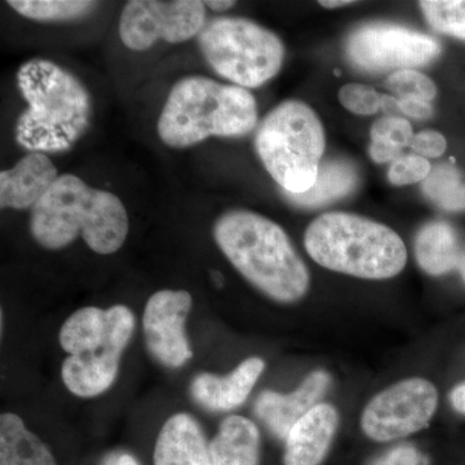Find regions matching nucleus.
<instances>
[{
  "label": "nucleus",
  "instance_id": "obj_1",
  "mask_svg": "<svg viewBox=\"0 0 465 465\" xmlns=\"http://www.w3.org/2000/svg\"><path fill=\"white\" fill-rule=\"evenodd\" d=\"M17 84L27 104L16 124L18 145L43 154L67 152L87 133L91 94L69 70L33 58L18 69Z\"/></svg>",
  "mask_w": 465,
  "mask_h": 465
},
{
  "label": "nucleus",
  "instance_id": "obj_2",
  "mask_svg": "<svg viewBox=\"0 0 465 465\" xmlns=\"http://www.w3.org/2000/svg\"><path fill=\"white\" fill-rule=\"evenodd\" d=\"M128 231L130 220L122 201L72 173L58 176L30 219L34 240L47 250L64 249L82 235L92 251L110 255L124 246Z\"/></svg>",
  "mask_w": 465,
  "mask_h": 465
},
{
  "label": "nucleus",
  "instance_id": "obj_3",
  "mask_svg": "<svg viewBox=\"0 0 465 465\" xmlns=\"http://www.w3.org/2000/svg\"><path fill=\"white\" fill-rule=\"evenodd\" d=\"M213 238L231 264L268 298L291 304L307 295V265L277 223L251 211H229L215 223Z\"/></svg>",
  "mask_w": 465,
  "mask_h": 465
},
{
  "label": "nucleus",
  "instance_id": "obj_4",
  "mask_svg": "<svg viewBox=\"0 0 465 465\" xmlns=\"http://www.w3.org/2000/svg\"><path fill=\"white\" fill-rule=\"evenodd\" d=\"M258 124L255 97L246 88L206 76H186L173 85L158 119L167 146L185 149L208 137H240Z\"/></svg>",
  "mask_w": 465,
  "mask_h": 465
},
{
  "label": "nucleus",
  "instance_id": "obj_5",
  "mask_svg": "<svg viewBox=\"0 0 465 465\" xmlns=\"http://www.w3.org/2000/svg\"><path fill=\"white\" fill-rule=\"evenodd\" d=\"M309 256L323 268L363 280H390L407 262L402 238L387 225L351 213H324L304 235Z\"/></svg>",
  "mask_w": 465,
  "mask_h": 465
},
{
  "label": "nucleus",
  "instance_id": "obj_6",
  "mask_svg": "<svg viewBox=\"0 0 465 465\" xmlns=\"http://www.w3.org/2000/svg\"><path fill=\"white\" fill-rule=\"evenodd\" d=\"M134 330V316L125 305L108 311L85 307L67 318L58 333L61 347L69 354L61 369L67 391L82 399L108 391Z\"/></svg>",
  "mask_w": 465,
  "mask_h": 465
},
{
  "label": "nucleus",
  "instance_id": "obj_7",
  "mask_svg": "<svg viewBox=\"0 0 465 465\" xmlns=\"http://www.w3.org/2000/svg\"><path fill=\"white\" fill-rule=\"evenodd\" d=\"M255 145L284 193L304 194L313 188L324 152V131L304 103L289 100L275 106L260 124Z\"/></svg>",
  "mask_w": 465,
  "mask_h": 465
},
{
  "label": "nucleus",
  "instance_id": "obj_8",
  "mask_svg": "<svg viewBox=\"0 0 465 465\" xmlns=\"http://www.w3.org/2000/svg\"><path fill=\"white\" fill-rule=\"evenodd\" d=\"M198 43L217 74L238 87H260L282 67V41L247 18H213L202 29Z\"/></svg>",
  "mask_w": 465,
  "mask_h": 465
},
{
  "label": "nucleus",
  "instance_id": "obj_9",
  "mask_svg": "<svg viewBox=\"0 0 465 465\" xmlns=\"http://www.w3.org/2000/svg\"><path fill=\"white\" fill-rule=\"evenodd\" d=\"M439 407V391L427 379H405L376 394L361 416V428L376 442L402 440L427 428Z\"/></svg>",
  "mask_w": 465,
  "mask_h": 465
},
{
  "label": "nucleus",
  "instance_id": "obj_10",
  "mask_svg": "<svg viewBox=\"0 0 465 465\" xmlns=\"http://www.w3.org/2000/svg\"><path fill=\"white\" fill-rule=\"evenodd\" d=\"M206 25V5L200 0H133L119 20V36L125 47L142 52L162 39L183 43L200 35Z\"/></svg>",
  "mask_w": 465,
  "mask_h": 465
},
{
  "label": "nucleus",
  "instance_id": "obj_11",
  "mask_svg": "<svg viewBox=\"0 0 465 465\" xmlns=\"http://www.w3.org/2000/svg\"><path fill=\"white\" fill-rule=\"evenodd\" d=\"M440 54V43L432 36L394 24L358 27L347 41L349 61L369 73L425 65Z\"/></svg>",
  "mask_w": 465,
  "mask_h": 465
},
{
  "label": "nucleus",
  "instance_id": "obj_12",
  "mask_svg": "<svg viewBox=\"0 0 465 465\" xmlns=\"http://www.w3.org/2000/svg\"><path fill=\"white\" fill-rule=\"evenodd\" d=\"M188 291L162 290L153 293L143 311L146 347L164 366L182 367L193 357L185 333V321L192 311Z\"/></svg>",
  "mask_w": 465,
  "mask_h": 465
},
{
  "label": "nucleus",
  "instance_id": "obj_13",
  "mask_svg": "<svg viewBox=\"0 0 465 465\" xmlns=\"http://www.w3.org/2000/svg\"><path fill=\"white\" fill-rule=\"evenodd\" d=\"M330 385L331 376L329 372L316 370L291 393L262 391L253 406L255 415L275 437L286 440L293 425L320 403Z\"/></svg>",
  "mask_w": 465,
  "mask_h": 465
},
{
  "label": "nucleus",
  "instance_id": "obj_14",
  "mask_svg": "<svg viewBox=\"0 0 465 465\" xmlns=\"http://www.w3.org/2000/svg\"><path fill=\"white\" fill-rule=\"evenodd\" d=\"M339 427L338 409L321 402L293 425L284 440V465H321Z\"/></svg>",
  "mask_w": 465,
  "mask_h": 465
},
{
  "label": "nucleus",
  "instance_id": "obj_15",
  "mask_svg": "<svg viewBox=\"0 0 465 465\" xmlns=\"http://www.w3.org/2000/svg\"><path fill=\"white\" fill-rule=\"evenodd\" d=\"M264 370L262 358L250 357L228 375L203 372L193 379V400L210 411H231L246 402Z\"/></svg>",
  "mask_w": 465,
  "mask_h": 465
},
{
  "label": "nucleus",
  "instance_id": "obj_16",
  "mask_svg": "<svg viewBox=\"0 0 465 465\" xmlns=\"http://www.w3.org/2000/svg\"><path fill=\"white\" fill-rule=\"evenodd\" d=\"M58 179L57 168L43 153L30 152L11 168L0 173V207L34 208Z\"/></svg>",
  "mask_w": 465,
  "mask_h": 465
},
{
  "label": "nucleus",
  "instance_id": "obj_17",
  "mask_svg": "<svg viewBox=\"0 0 465 465\" xmlns=\"http://www.w3.org/2000/svg\"><path fill=\"white\" fill-rule=\"evenodd\" d=\"M154 465H213L210 443L194 418L180 412L168 419L155 442Z\"/></svg>",
  "mask_w": 465,
  "mask_h": 465
},
{
  "label": "nucleus",
  "instance_id": "obj_18",
  "mask_svg": "<svg viewBox=\"0 0 465 465\" xmlns=\"http://www.w3.org/2000/svg\"><path fill=\"white\" fill-rule=\"evenodd\" d=\"M210 452L213 465H259L258 427L244 416H229L211 440Z\"/></svg>",
  "mask_w": 465,
  "mask_h": 465
},
{
  "label": "nucleus",
  "instance_id": "obj_19",
  "mask_svg": "<svg viewBox=\"0 0 465 465\" xmlns=\"http://www.w3.org/2000/svg\"><path fill=\"white\" fill-rule=\"evenodd\" d=\"M463 255L459 249L457 232L446 223H430L416 235L415 256L425 273H449L459 268Z\"/></svg>",
  "mask_w": 465,
  "mask_h": 465
},
{
  "label": "nucleus",
  "instance_id": "obj_20",
  "mask_svg": "<svg viewBox=\"0 0 465 465\" xmlns=\"http://www.w3.org/2000/svg\"><path fill=\"white\" fill-rule=\"evenodd\" d=\"M0 465H57L38 436L12 412L0 416Z\"/></svg>",
  "mask_w": 465,
  "mask_h": 465
},
{
  "label": "nucleus",
  "instance_id": "obj_21",
  "mask_svg": "<svg viewBox=\"0 0 465 465\" xmlns=\"http://www.w3.org/2000/svg\"><path fill=\"white\" fill-rule=\"evenodd\" d=\"M358 185L357 168L344 159L321 162L316 183L304 194L284 193L299 207L318 208L341 200L351 194Z\"/></svg>",
  "mask_w": 465,
  "mask_h": 465
},
{
  "label": "nucleus",
  "instance_id": "obj_22",
  "mask_svg": "<svg viewBox=\"0 0 465 465\" xmlns=\"http://www.w3.org/2000/svg\"><path fill=\"white\" fill-rule=\"evenodd\" d=\"M9 7L34 21H72L92 14L99 3L88 0H9Z\"/></svg>",
  "mask_w": 465,
  "mask_h": 465
},
{
  "label": "nucleus",
  "instance_id": "obj_23",
  "mask_svg": "<svg viewBox=\"0 0 465 465\" xmlns=\"http://www.w3.org/2000/svg\"><path fill=\"white\" fill-rule=\"evenodd\" d=\"M423 191L443 210H465V185L454 167L442 164L434 168L423 183Z\"/></svg>",
  "mask_w": 465,
  "mask_h": 465
},
{
  "label": "nucleus",
  "instance_id": "obj_24",
  "mask_svg": "<svg viewBox=\"0 0 465 465\" xmlns=\"http://www.w3.org/2000/svg\"><path fill=\"white\" fill-rule=\"evenodd\" d=\"M420 8L436 32L465 41V0H430Z\"/></svg>",
  "mask_w": 465,
  "mask_h": 465
},
{
  "label": "nucleus",
  "instance_id": "obj_25",
  "mask_svg": "<svg viewBox=\"0 0 465 465\" xmlns=\"http://www.w3.org/2000/svg\"><path fill=\"white\" fill-rule=\"evenodd\" d=\"M387 87L401 99L432 101L437 94V87L432 79L414 69L397 70L385 82Z\"/></svg>",
  "mask_w": 465,
  "mask_h": 465
},
{
  "label": "nucleus",
  "instance_id": "obj_26",
  "mask_svg": "<svg viewBox=\"0 0 465 465\" xmlns=\"http://www.w3.org/2000/svg\"><path fill=\"white\" fill-rule=\"evenodd\" d=\"M341 105L357 115H372L382 109V94L370 85L345 84L339 92Z\"/></svg>",
  "mask_w": 465,
  "mask_h": 465
},
{
  "label": "nucleus",
  "instance_id": "obj_27",
  "mask_svg": "<svg viewBox=\"0 0 465 465\" xmlns=\"http://www.w3.org/2000/svg\"><path fill=\"white\" fill-rule=\"evenodd\" d=\"M432 173L430 162L420 155H403L391 163L388 179L393 185L403 186L425 182Z\"/></svg>",
  "mask_w": 465,
  "mask_h": 465
},
{
  "label": "nucleus",
  "instance_id": "obj_28",
  "mask_svg": "<svg viewBox=\"0 0 465 465\" xmlns=\"http://www.w3.org/2000/svg\"><path fill=\"white\" fill-rule=\"evenodd\" d=\"M371 139L387 140L402 149L411 143L414 134L407 119L399 118V116H384L372 125Z\"/></svg>",
  "mask_w": 465,
  "mask_h": 465
},
{
  "label": "nucleus",
  "instance_id": "obj_29",
  "mask_svg": "<svg viewBox=\"0 0 465 465\" xmlns=\"http://www.w3.org/2000/svg\"><path fill=\"white\" fill-rule=\"evenodd\" d=\"M370 465H430V460L423 451L405 443L391 449Z\"/></svg>",
  "mask_w": 465,
  "mask_h": 465
},
{
  "label": "nucleus",
  "instance_id": "obj_30",
  "mask_svg": "<svg viewBox=\"0 0 465 465\" xmlns=\"http://www.w3.org/2000/svg\"><path fill=\"white\" fill-rule=\"evenodd\" d=\"M410 146L420 157L439 158L445 153L448 143H446L445 136L436 131H423V133L414 134V139Z\"/></svg>",
  "mask_w": 465,
  "mask_h": 465
},
{
  "label": "nucleus",
  "instance_id": "obj_31",
  "mask_svg": "<svg viewBox=\"0 0 465 465\" xmlns=\"http://www.w3.org/2000/svg\"><path fill=\"white\" fill-rule=\"evenodd\" d=\"M400 146L394 145L387 140L376 139L372 140L371 145H370V155L378 163H388L391 162L393 163L396 159L400 158L401 154Z\"/></svg>",
  "mask_w": 465,
  "mask_h": 465
},
{
  "label": "nucleus",
  "instance_id": "obj_32",
  "mask_svg": "<svg viewBox=\"0 0 465 465\" xmlns=\"http://www.w3.org/2000/svg\"><path fill=\"white\" fill-rule=\"evenodd\" d=\"M399 110L415 119H427L433 115V108L430 103L418 99H400Z\"/></svg>",
  "mask_w": 465,
  "mask_h": 465
},
{
  "label": "nucleus",
  "instance_id": "obj_33",
  "mask_svg": "<svg viewBox=\"0 0 465 465\" xmlns=\"http://www.w3.org/2000/svg\"><path fill=\"white\" fill-rule=\"evenodd\" d=\"M452 409L459 414L465 415V381L457 385L450 393Z\"/></svg>",
  "mask_w": 465,
  "mask_h": 465
},
{
  "label": "nucleus",
  "instance_id": "obj_34",
  "mask_svg": "<svg viewBox=\"0 0 465 465\" xmlns=\"http://www.w3.org/2000/svg\"><path fill=\"white\" fill-rule=\"evenodd\" d=\"M204 5L215 12H225L234 7L235 2H232V0H208V2H204Z\"/></svg>",
  "mask_w": 465,
  "mask_h": 465
},
{
  "label": "nucleus",
  "instance_id": "obj_35",
  "mask_svg": "<svg viewBox=\"0 0 465 465\" xmlns=\"http://www.w3.org/2000/svg\"><path fill=\"white\" fill-rule=\"evenodd\" d=\"M351 0H335V2H332V0H329V2H320L321 5H323V7L326 8H338L342 7V5H351Z\"/></svg>",
  "mask_w": 465,
  "mask_h": 465
},
{
  "label": "nucleus",
  "instance_id": "obj_36",
  "mask_svg": "<svg viewBox=\"0 0 465 465\" xmlns=\"http://www.w3.org/2000/svg\"><path fill=\"white\" fill-rule=\"evenodd\" d=\"M119 455L121 452H110L101 460L100 465H119Z\"/></svg>",
  "mask_w": 465,
  "mask_h": 465
},
{
  "label": "nucleus",
  "instance_id": "obj_37",
  "mask_svg": "<svg viewBox=\"0 0 465 465\" xmlns=\"http://www.w3.org/2000/svg\"><path fill=\"white\" fill-rule=\"evenodd\" d=\"M119 465H139L136 459L127 452H121L119 455Z\"/></svg>",
  "mask_w": 465,
  "mask_h": 465
},
{
  "label": "nucleus",
  "instance_id": "obj_38",
  "mask_svg": "<svg viewBox=\"0 0 465 465\" xmlns=\"http://www.w3.org/2000/svg\"><path fill=\"white\" fill-rule=\"evenodd\" d=\"M458 271L460 272L461 277H463L465 282V253L463 255V258H461L460 264H459Z\"/></svg>",
  "mask_w": 465,
  "mask_h": 465
},
{
  "label": "nucleus",
  "instance_id": "obj_39",
  "mask_svg": "<svg viewBox=\"0 0 465 465\" xmlns=\"http://www.w3.org/2000/svg\"><path fill=\"white\" fill-rule=\"evenodd\" d=\"M213 280H215V282L217 284H222L223 283L222 274L217 273V272H215V273L213 274Z\"/></svg>",
  "mask_w": 465,
  "mask_h": 465
}]
</instances>
